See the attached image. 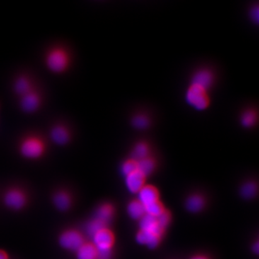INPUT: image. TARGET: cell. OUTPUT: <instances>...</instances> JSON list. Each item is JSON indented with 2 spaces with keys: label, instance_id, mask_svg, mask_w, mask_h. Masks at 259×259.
<instances>
[{
  "label": "cell",
  "instance_id": "9",
  "mask_svg": "<svg viewBox=\"0 0 259 259\" xmlns=\"http://www.w3.org/2000/svg\"><path fill=\"white\" fill-rule=\"evenodd\" d=\"M93 245L97 250H111L114 243V236L107 228L102 230L93 237Z\"/></svg>",
  "mask_w": 259,
  "mask_h": 259
},
{
  "label": "cell",
  "instance_id": "33",
  "mask_svg": "<svg viewBox=\"0 0 259 259\" xmlns=\"http://www.w3.org/2000/svg\"><path fill=\"white\" fill-rule=\"evenodd\" d=\"M96 259H104V258H100V257H97Z\"/></svg>",
  "mask_w": 259,
  "mask_h": 259
},
{
  "label": "cell",
  "instance_id": "10",
  "mask_svg": "<svg viewBox=\"0 0 259 259\" xmlns=\"http://www.w3.org/2000/svg\"><path fill=\"white\" fill-rule=\"evenodd\" d=\"M140 229L142 231L150 232L161 237L163 230L158 226L156 217L146 214L139 220Z\"/></svg>",
  "mask_w": 259,
  "mask_h": 259
},
{
  "label": "cell",
  "instance_id": "2",
  "mask_svg": "<svg viewBox=\"0 0 259 259\" xmlns=\"http://www.w3.org/2000/svg\"><path fill=\"white\" fill-rule=\"evenodd\" d=\"M47 143L44 136L37 131H30L20 139L19 149L22 156L29 159L41 157L45 153Z\"/></svg>",
  "mask_w": 259,
  "mask_h": 259
},
{
  "label": "cell",
  "instance_id": "16",
  "mask_svg": "<svg viewBox=\"0 0 259 259\" xmlns=\"http://www.w3.org/2000/svg\"><path fill=\"white\" fill-rule=\"evenodd\" d=\"M186 208L191 212L197 213L203 209L204 200L203 197L198 194L191 195L186 200Z\"/></svg>",
  "mask_w": 259,
  "mask_h": 259
},
{
  "label": "cell",
  "instance_id": "27",
  "mask_svg": "<svg viewBox=\"0 0 259 259\" xmlns=\"http://www.w3.org/2000/svg\"><path fill=\"white\" fill-rule=\"evenodd\" d=\"M136 171H137V162L134 159L127 160L121 166V172L125 177L128 176Z\"/></svg>",
  "mask_w": 259,
  "mask_h": 259
},
{
  "label": "cell",
  "instance_id": "28",
  "mask_svg": "<svg viewBox=\"0 0 259 259\" xmlns=\"http://www.w3.org/2000/svg\"><path fill=\"white\" fill-rule=\"evenodd\" d=\"M156 219H157L158 226L161 227L162 229L164 231L165 228H166L168 223L170 222L171 217H170L169 213L164 210L160 215H158V217L156 218Z\"/></svg>",
  "mask_w": 259,
  "mask_h": 259
},
{
  "label": "cell",
  "instance_id": "11",
  "mask_svg": "<svg viewBox=\"0 0 259 259\" xmlns=\"http://www.w3.org/2000/svg\"><path fill=\"white\" fill-rule=\"evenodd\" d=\"M137 194L138 201L144 207L157 202L158 199V191L152 186H144Z\"/></svg>",
  "mask_w": 259,
  "mask_h": 259
},
{
  "label": "cell",
  "instance_id": "21",
  "mask_svg": "<svg viewBox=\"0 0 259 259\" xmlns=\"http://www.w3.org/2000/svg\"><path fill=\"white\" fill-rule=\"evenodd\" d=\"M150 150L148 145L145 142H139L135 145L132 151V159L138 161L148 157Z\"/></svg>",
  "mask_w": 259,
  "mask_h": 259
},
{
  "label": "cell",
  "instance_id": "24",
  "mask_svg": "<svg viewBox=\"0 0 259 259\" xmlns=\"http://www.w3.org/2000/svg\"><path fill=\"white\" fill-rule=\"evenodd\" d=\"M257 192H258L257 185L253 182H246L241 187V196L246 199H253L256 195Z\"/></svg>",
  "mask_w": 259,
  "mask_h": 259
},
{
  "label": "cell",
  "instance_id": "25",
  "mask_svg": "<svg viewBox=\"0 0 259 259\" xmlns=\"http://www.w3.org/2000/svg\"><path fill=\"white\" fill-rule=\"evenodd\" d=\"M106 226L107 225L105 224V223L95 218V219L90 221V222L87 225L86 231L89 236L93 238L97 233L106 228Z\"/></svg>",
  "mask_w": 259,
  "mask_h": 259
},
{
  "label": "cell",
  "instance_id": "30",
  "mask_svg": "<svg viewBox=\"0 0 259 259\" xmlns=\"http://www.w3.org/2000/svg\"><path fill=\"white\" fill-rule=\"evenodd\" d=\"M258 250H259V245L258 242H256V243H255L254 245H253V250L255 252V253H258Z\"/></svg>",
  "mask_w": 259,
  "mask_h": 259
},
{
  "label": "cell",
  "instance_id": "19",
  "mask_svg": "<svg viewBox=\"0 0 259 259\" xmlns=\"http://www.w3.org/2000/svg\"><path fill=\"white\" fill-rule=\"evenodd\" d=\"M136 162H137V171H139L141 175H144L145 177L149 176L156 167L154 160L150 158L149 156Z\"/></svg>",
  "mask_w": 259,
  "mask_h": 259
},
{
  "label": "cell",
  "instance_id": "17",
  "mask_svg": "<svg viewBox=\"0 0 259 259\" xmlns=\"http://www.w3.org/2000/svg\"><path fill=\"white\" fill-rule=\"evenodd\" d=\"M151 120L149 116L144 113H138L133 116L131 119V125L134 128L144 131L151 126Z\"/></svg>",
  "mask_w": 259,
  "mask_h": 259
},
{
  "label": "cell",
  "instance_id": "15",
  "mask_svg": "<svg viewBox=\"0 0 259 259\" xmlns=\"http://www.w3.org/2000/svg\"><path fill=\"white\" fill-rule=\"evenodd\" d=\"M258 121V114L253 109L249 108L242 112L240 115L241 125L245 128H252L254 127Z\"/></svg>",
  "mask_w": 259,
  "mask_h": 259
},
{
  "label": "cell",
  "instance_id": "22",
  "mask_svg": "<svg viewBox=\"0 0 259 259\" xmlns=\"http://www.w3.org/2000/svg\"><path fill=\"white\" fill-rule=\"evenodd\" d=\"M97 250L93 244L83 243L77 250L78 259H96Z\"/></svg>",
  "mask_w": 259,
  "mask_h": 259
},
{
  "label": "cell",
  "instance_id": "31",
  "mask_svg": "<svg viewBox=\"0 0 259 259\" xmlns=\"http://www.w3.org/2000/svg\"><path fill=\"white\" fill-rule=\"evenodd\" d=\"M0 259H8L6 253L0 250Z\"/></svg>",
  "mask_w": 259,
  "mask_h": 259
},
{
  "label": "cell",
  "instance_id": "6",
  "mask_svg": "<svg viewBox=\"0 0 259 259\" xmlns=\"http://www.w3.org/2000/svg\"><path fill=\"white\" fill-rule=\"evenodd\" d=\"M49 133V138L54 144L65 146L71 142L74 131L66 121L57 120L50 126Z\"/></svg>",
  "mask_w": 259,
  "mask_h": 259
},
{
  "label": "cell",
  "instance_id": "20",
  "mask_svg": "<svg viewBox=\"0 0 259 259\" xmlns=\"http://www.w3.org/2000/svg\"><path fill=\"white\" fill-rule=\"evenodd\" d=\"M127 213L134 220H140L146 214L145 207L139 201H133L127 206Z\"/></svg>",
  "mask_w": 259,
  "mask_h": 259
},
{
  "label": "cell",
  "instance_id": "3",
  "mask_svg": "<svg viewBox=\"0 0 259 259\" xmlns=\"http://www.w3.org/2000/svg\"><path fill=\"white\" fill-rule=\"evenodd\" d=\"M185 101L194 110L203 111L210 105L209 92L204 89L190 84L185 92Z\"/></svg>",
  "mask_w": 259,
  "mask_h": 259
},
{
  "label": "cell",
  "instance_id": "13",
  "mask_svg": "<svg viewBox=\"0 0 259 259\" xmlns=\"http://www.w3.org/2000/svg\"><path fill=\"white\" fill-rule=\"evenodd\" d=\"M5 202L10 208L18 209L22 208L25 203V197L20 191L10 190L5 197Z\"/></svg>",
  "mask_w": 259,
  "mask_h": 259
},
{
  "label": "cell",
  "instance_id": "18",
  "mask_svg": "<svg viewBox=\"0 0 259 259\" xmlns=\"http://www.w3.org/2000/svg\"><path fill=\"white\" fill-rule=\"evenodd\" d=\"M113 213V208L111 205L108 204H102L97 209L95 218L107 225L111 221Z\"/></svg>",
  "mask_w": 259,
  "mask_h": 259
},
{
  "label": "cell",
  "instance_id": "12",
  "mask_svg": "<svg viewBox=\"0 0 259 259\" xmlns=\"http://www.w3.org/2000/svg\"><path fill=\"white\" fill-rule=\"evenodd\" d=\"M145 177L139 171H136L125 177V185L131 193L137 194L144 186Z\"/></svg>",
  "mask_w": 259,
  "mask_h": 259
},
{
  "label": "cell",
  "instance_id": "4",
  "mask_svg": "<svg viewBox=\"0 0 259 259\" xmlns=\"http://www.w3.org/2000/svg\"><path fill=\"white\" fill-rule=\"evenodd\" d=\"M39 87L35 75L30 71H23L15 75L12 81V90L15 96L20 98Z\"/></svg>",
  "mask_w": 259,
  "mask_h": 259
},
{
  "label": "cell",
  "instance_id": "5",
  "mask_svg": "<svg viewBox=\"0 0 259 259\" xmlns=\"http://www.w3.org/2000/svg\"><path fill=\"white\" fill-rule=\"evenodd\" d=\"M44 91L40 87H37L24 96L18 99L20 110L26 114H33L41 108L44 103Z\"/></svg>",
  "mask_w": 259,
  "mask_h": 259
},
{
  "label": "cell",
  "instance_id": "1",
  "mask_svg": "<svg viewBox=\"0 0 259 259\" xmlns=\"http://www.w3.org/2000/svg\"><path fill=\"white\" fill-rule=\"evenodd\" d=\"M42 61L48 71L55 75H63L71 69L74 56L69 46L54 42L44 51Z\"/></svg>",
  "mask_w": 259,
  "mask_h": 259
},
{
  "label": "cell",
  "instance_id": "26",
  "mask_svg": "<svg viewBox=\"0 0 259 259\" xmlns=\"http://www.w3.org/2000/svg\"><path fill=\"white\" fill-rule=\"evenodd\" d=\"M145 210H146V214L157 218L164 211V209H163L162 204L157 201V202H153V203L146 206Z\"/></svg>",
  "mask_w": 259,
  "mask_h": 259
},
{
  "label": "cell",
  "instance_id": "32",
  "mask_svg": "<svg viewBox=\"0 0 259 259\" xmlns=\"http://www.w3.org/2000/svg\"><path fill=\"white\" fill-rule=\"evenodd\" d=\"M191 259H208L207 258H206V257L202 256V255H197V256H194L193 258H192Z\"/></svg>",
  "mask_w": 259,
  "mask_h": 259
},
{
  "label": "cell",
  "instance_id": "23",
  "mask_svg": "<svg viewBox=\"0 0 259 259\" xmlns=\"http://www.w3.org/2000/svg\"><path fill=\"white\" fill-rule=\"evenodd\" d=\"M54 203L58 209L65 211L69 208L71 205V199L66 192H59L54 196Z\"/></svg>",
  "mask_w": 259,
  "mask_h": 259
},
{
  "label": "cell",
  "instance_id": "29",
  "mask_svg": "<svg viewBox=\"0 0 259 259\" xmlns=\"http://www.w3.org/2000/svg\"><path fill=\"white\" fill-rule=\"evenodd\" d=\"M258 5H255L251 6L249 10V18L253 23H258Z\"/></svg>",
  "mask_w": 259,
  "mask_h": 259
},
{
  "label": "cell",
  "instance_id": "14",
  "mask_svg": "<svg viewBox=\"0 0 259 259\" xmlns=\"http://www.w3.org/2000/svg\"><path fill=\"white\" fill-rule=\"evenodd\" d=\"M161 237L150 232L140 231L136 236V241L141 245H147L148 248H154L159 243Z\"/></svg>",
  "mask_w": 259,
  "mask_h": 259
},
{
  "label": "cell",
  "instance_id": "7",
  "mask_svg": "<svg viewBox=\"0 0 259 259\" xmlns=\"http://www.w3.org/2000/svg\"><path fill=\"white\" fill-rule=\"evenodd\" d=\"M215 81V75L212 69L202 67L195 70L190 78V84L199 87L209 91Z\"/></svg>",
  "mask_w": 259,
  "mask_h": 259
},
{
  "label": "cell",
  "instance_id": "8",
  "mask_svg": "<svg viewBox=\"0 0 259 259\" xmlns=\"http://www.w3.org/2000/svg\"><path fill=\"white\" fill-rule=\"evenodd\" d=\"M59 243L63 248L76 251L84 243L83 237L76 231L65 232L59 238Z\"/></svg>",
  "mask_w": 259,
  "mask_h": 259
}]
</instances>
